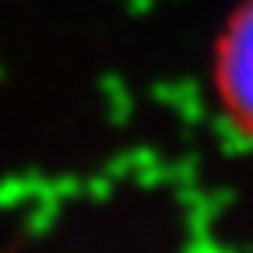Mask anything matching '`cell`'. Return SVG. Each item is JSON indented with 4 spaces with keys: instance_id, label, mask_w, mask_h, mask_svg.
Masks as SVG:
<instances>
[{
    "instance_id": "1",
    "label": "cell",
    "mask_w": 253,
    "mask_h": 253,
    "mask_svg": "<svg viewBox=\"0 0 253 253\" xmlns=\"http://www.w3.org/2000/svg\"><path fill=\"white\" fill-rule=\"evenodd\" d=\"M208 95L225 134L253 148V0H232L208 49Z\"/></svg>"
}]
</instances>
